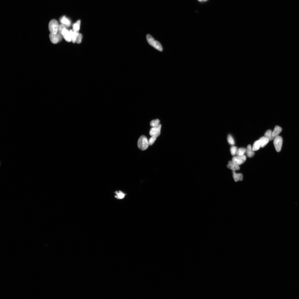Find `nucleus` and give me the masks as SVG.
<instances>
[{"label": "nucleus", "instance_id": "obj_9", "mask_svg": "<svg viewBox=\"0 0 299 299\" xmlns=\"http://www.w3.org/2000/svg\"><path fill=\"white\" fill-rule=\"evenodd\" d=\"M292 78L296 85L299 89V69L296 68L293 70Z\"/></svg>", "mask_w": 299, "mask_h": 299}, {"label": "nucleus", "instance_id": "obj_1", "mask_svg": "<svg viewBox=\"0 0 299 299\" xmlns=\"http://www.w3.org/2000/svg\"><path fill=\"white\" fill-rule=\"evenodd\" d=\"M297 281L292 273L282 272L278 277L275 284V291L280 299H292L298 291Z\"/></svg>", "mask_w": 299, "mask_h": 299}, {"label": "nucleus", "instance_id": "obj_11", "mask_svg": "<svg viewBox=\"0 0 299 299\" xmlns=\"http://www.w3.org/2000/svg\"><path fill=\"white\" fill-rule=\"evenodd\" d=\"M298 268H299V264H298Z\"/></svg>", "mask_w": 299, "mask_h": 299}, {"label": "nucleus", "instance_id": "obj_3", "mask_svg": "<svg viewBox=\"0 0 299 299\" xmlns=\"http://www.w3.org/2000/svg\"><path fill=\"white\" fill-rule=\"evenodd\" d=\"M145 64L146 60L138 61L132 54L124 62L122 69L133 83L139 84L142 82L143 68Z\"/></svg>", "mask_w": 299, "mask_h": 299}, {"label": "nucleus", "instance_id": "obj_10", "mask_svg": "<svg viewBox=\"0 0 299 299\" xmlns=\"http://www.w3.org/2000/svg\"><path fill=\"white\" fill-rule=\"evenodd\" d=\"M297 285H298V290H299V278L297 280Z\"/></svg>", "mask_w": 299, "mask_h": 299}, {"label": "nucleus", "instance_id": "obj_5", "mask_svg": "<svg viewBox=\"0 0 299 299\" xmlns=\"http://www.w3.org/2000/svg\"><path fill=\"white\" fill-rule=\"evenodd\" d=\"M120 42L122 48L130 50L133 54L141 52L142 48V41L130 32L124 34L121 36Z\"/></svg>", "mask_w": 299, "mask_h": 299}, {"label": "nucleus", "instance_id": "obj_6", "mask_svg": "<svg viewBox=\"0 0 299 299\" xmlns=\"http://www.w3.org/2000/svg\"><path fill=\"white\" fill-rule=\"evenodd\" d=\"M162 42L157 40L146 49V61L148 63L157 64L160 56Z\"/></svg>", "mask_w": 299, "mask_h": 299}, {"label": "nucleus", "instance_id": "obj_4", "mask_svg": "<svg viewBox=\"0 0 299 299\" xmlns=\"http://www.w3.org/2000/svg\"><path fill=\"white\" fill-rule=\"evenodd\" d=\"M98 74L102 84L107 88L114 87L124 80V72L116 65L110 68L100 66Z\"/></svg>", "mask_w": 299, "mask_h": 299}, {"label": "nucleus", "instance_id": "obj_8", "mask_svg": "<svg viewBox=\"0 0 299 299\" xmlns=\"http://www.w3.org/2000/svg\"><path fill=\"white\" fill-rule=\"evenodd\" d=\"M166 76V71L162 67L158 66L153 76L152 84L156 87L161 86L164 82Z\"/></svg>", "mask_w": 299, "mask_h": 299}, {"label": "nucleus", "instance_id": "obj_7", "mask_svg": "<svg viewBox=\"0 0 299 299\" xmlns=\"http://www.w3.org/2000/svg\"><path fill=\"white\" fill-rule=\"evenodd\" d=\"M158 67L157 64L148 63L146 61V64H144L143 68L142 83L146 86L152 84L153 76Z\"/></svg>", "mask_w": 299, "mask_h": 299}, {"label": "nucleus", "instance_id": "obj_2", "mask_svg": "<svg viewBox=\"0 0 299 299\" xmlns=\"http://www.w3.org/2000/svg\"><path fill=\"white\" fill-rule=\"evenodd\" d=\"M118 49L116 43L112 40H103L97 50L98 60L100 66L110 68L116 65Z\"/></svg>", "mask_w": 299, "mask_h": 299}]
</instances>
